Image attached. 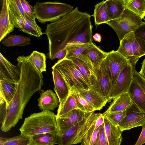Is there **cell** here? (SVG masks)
Masks as SVG:
<instances>
[{"instance_id": "29", "label": "cell", "mask_w": 145, "mask_h": 145, "mask_svg": "<svg viewBox=\"0 0 145 145\" xmlns=\"http://www.w3.org/2000/svg\"><path fill=\"white\" fill-rule=\"evenodd\" d=\"M100 114V113H95L93 112H91L85 123L78 132L77 136L72 143V145L82 142L85 135Z\"/></svg>"}, {"instance_id": "36", "label": "cell", "mask_w": 145, "mask_h": 145, "mask_svg": "<svg viewBox=\"0 0 145 145\" xmlns=\"http://www.w3.org/2000/svg\"><path fill=\"white\" fill-rule=\"evenodd\" d=\"M133 32L141 48L145 53V22H143Z\"/></svg>"}, {"instance_id": "5", "label": "cell", "mask_w": 145, "mask_h": 145, "mask_svg": "<svg viewBox=\"0 0 145 145\" xmlns=\"http://www.w3.org/2000/svg\"><path fill=\"white\" fill-rule=\"evenodd\" d=\"M52 69L57 70L60 74L70 89L73 86L78 90L90 89L86 78L71 60L65 57L59 60Z\"/></svg>"}, {"instance_id": "4", "label": "cell", "mask_w": 145, "mask_h": 145, "mask_svg": "<svg viewBox=\"0 0 145 145\" xmlns=\"http://www.w3.org/2000/svg\"><path fill=\"white\" fill-rule=\"evenodd\" d=\"M35 19L40 23L55 22L73 10V7L59 2H36L34 6Z\"/></svg>"}, {"instance_id": "26", "label": "cell", "mask_w": 145, "mask_h": 145, "mask_svg": "<svg viewBox=\"0 0 145 145\" xmlns=\"http://www.w3.org/2000/svg\"><path fill=\"white\" fill-rule=\"evenodd\" d=\"M17 84L4 79L0 80V95L5 100L7 106L13 97Z\"/></svg>"}, {"instance_id": "1", "label": "cell", "mask_w": 145, "mask_h": 145, "mask_svg": "<svg viewBox=\"0 0 145 145\" xmlns=\"http://www.w3.org/2000/svg\"><path fill=\"white\" fill-rule=\"evenodd\" d=\"M91 15L80 11L77 7L58 20L46 25L43 34L48 39L47 57L53 60L56 55L64 49L75 45L92 43Z\"/></svg>"}, {"instance_id": "10", "label": "cell", "mask_w": 145, "mask_h": 145, "mask_svg": "<svg viewBox=\"0 0 145 145\" xmlns=\"http://www.w3.org/2000/svg\"><path fill=\"white\" fill-rule=\"evenodd\" d=\"M135 67L129 64L122 70L110 94V101L118 96L127 93L133 79Z\"/></svg>"}, {"instance_id": "21", "label": "cell", "mask_w": 145, "mask_h": 145, "mask_svg": "<svg viewBox=\"0 0 145 145\" xmlns=\"http://www.w3.org/2000/svg\"><path fill=\"white\" fill-rule=\"evenodd\" d=\"M127 93L133 103L145 111V94L134 78Z\"/></svg>"}, {"instance_id": "42", "label": "cell", "mask_w": 145, "mask_h": 145, "mask_svg": "<svg viewBox=\"0 0 145 145\" xmlns=\"http://www.w3.org/2000/svg\"><path fill=\"white\" fill-rule=\"evenodd\" d=\"M95 122L92 124L85 135L81 145H90L92 135L95 129Z\"/></svg>"}, {"instance_id": "15", "label": "cell", "mask_w": 145, "mask_h": 145, "mask_svg": "<svg viewBox=\"0 0 145 145\" xmlns=\"http://www.w3.org/2000/svg\"><path fill=\"white\" fill-rule=\"evenodd\" d=\"M69 59L71 60L74 63L79 71L86 78L90 85V89L99 92L97 79L95 70L79 59L73 57Z\"/></svg>"}, {"instance_id": "14", "label": "cell", "mask_w": 145, "mask_h": 145, "mask_svg": "<svg viewBox=\"0 0 145 145\" xmlns=\"http://www.w3.org/2000/svg\"><path fill=\"white\" fill-rule=\"evenodd\" d=\"M14 28L9 16L8 1L3 0L0 14V42L12 32Z\"/></svg>"}, {"instance_id": "35", "label": "cell", "mask_w": 145, "mask_h": 145, "mask_svg": "<svg viewBox=\"0 0 145 145\" xmlns=\"http://www.w3.org/2000/svg\"><path fill=\"white\" fill-rule=\"evenodd\" d=\"M9 11L15 16L25 18L28 16L24 11L20 0H8Z\"/></svg>"}, {"instance_id": "11", "label": "cell", "mask_w": 145, "mask_h": 145, "mask_svg": "<svg viewBox=\"0 0 145 145\" xmlns=\"http://www.w3.org/2000/svg\"><path fill=\"white\" fill-rule=\"evenodd\" d=\"M88 113L85 112L79 109H76L61 118H57L58 130V135L61 134L82 121Z\"/></svg>"}, {"instance_id": "22", "label": "cell", "mask_w": 145, "mask_h": 145, "mask_svg": "<svg viewBox=\"0 0 145 145\" xmlns=\"http://www.w3.org/2000/svg\"><path fill=\"white\" fill-rule=\"evenodd\" d=\"M128 93L121 94L116 97L103 114L112 113L126 110L133 103Z\"/></svg>"}, {"instance_id": "28", "label": "cell", "mask_w": 145, "mask_h": 145, "mask_svg": "<svg viewBox=\"0 0 145 145\" xmlns=\"http://www.w3.org/2000/svg\"><path fill=\"white\" fill-rule=\"evenodd\" d=\"M57 136L51 133L36 135L30 138L31 145H54L56 144Z\"/></svg>"}, {"instance_id": "9", "label": "cell", "mask_w": 145, "mask_h": 145, "mask_svg": "<svg viewBox=\"0 0 145 145\" xmlns=\"http://www.w3.org/2000/svg\"><path fill=\"white\" fill-rule=\"evenodd\" d=\"M145 122V111L133 103L126 110L124 118L118 124L119 129L122 132L125 130L142 126Z\"/></svg>"}, {"instance_id": "38", "label": "cell", "mask_w": 145, "mask_h": 145, "mask_svg": "<svg viewBox=\"0 0 145 145\" xmlns=\"http://www.w3.org/2000/svg\"><path fill=\"white\" fill-rule=\"evenodd\" d=\"M126 110L109 114H103L112 123L118 125V124L124 118Z\"/></svg>"}, {"instance_id": "7", "label": "cell", "mask_w": 145, "mask_h": 145, "mask_svg": "<svg viewBox=\"0 0 145 145\" xmlns=\"http://www.w3.org/2000/svg\"><path fill=\"white\" fill-rule=\"evenodd\" d=\"M143 22L137 15L126 8L121 18L109 21L106 24L113 29L120 41L126 35L134 31Z\"/></svg>"}, {"instance_id": "30", "label": "cell", "mask_w": 145, "mask_h": 145, "mask_svg": "<svg viewBox=\"0 0 145 145\" xmlns=\"http://www.w3.org/2000/svg\"><path fill=\"white\" fill-rule=\"evenodd\" d=\"M70 93L74 98L78 109L86 113L93 112L95 111L80 94L78 90L75 86H73L71 87L70 89Z\"/></svg>"}, {"instance_id": "25", "label": "cell", "mask_w": 145, "mask_h": 145, "mask_svg": "<svg viewBox=\"0 0 145 145\" xmlns=\"http://www.w3.org/2000/svg\"><path fill=\"white\" fill-rule=\"evenodd\" d=\"M93 16L94 18L95 24L96 26L101 24H106L110 21L105 1H103L95 5Z\"/></svg>"}, {"instance_id": "3", "label": "cell", "mask_w": 145, "mask_h": 145, "mask_svg": "<svg viewBox=\"0 0 145 145\" xmlns=\"http://www.w3.org/2000/svg\"><path fill=\"white\" fill-rule=\"evenodd\" d=\"M19 130L21 134L30 138L37 135L47 133L58 135L56 115L48 110L32 114L25 119Z\"/></svg>"}, {"instance_id": "43", "label": "cell", "mask_w": 145, "mask_h": 145, "mask_svg": "<svg viewBox=\"0 0 145 145\" xmlns=\"http://www.w3.org/2000/svg\"><path fill=\"white\" fill-rule=\"evenodd\" d=\"M133 78L141 87L145 94V79L141 76L136 70L134 72Z\"/></svg>"}, {"instance_id": "24", "label": "cell", "mask_w": 145, "mask_h": 145, "mask_svg": "<svg viewBox=\"0 0 145 145\" xmlns=\"http://www.w3.org/2000/svg\"><path fill=\"white\" fill-rule=\"evenodd\" d=\"M105 1L110 20L121 18L126 9V0H107Z\"/></svg>"}, {"instance_id": "6", "label": "cell", "mask_w": 145, "mask_h": 145, "mask_svg": "<svg viewBox=\"0 0 145 145\" xmlns=\"http://www.w3.org/2000/svg\"><path fill=\"white\" fill-rule=\"evenodd\" d=\"M130 64L126 58L117 51L112 50L107 52L106 56L101 66L109 77L110 86V94L121 72Z\"/></svg>"}, {"instance_id": "48", "label": "cell", "mask_w": 145, "mask_h": 145, "mask_svg": "<svg viewBox=\"0 0 145 145\" xmlns=\"http://www.w3.org/2000/svg\"><path fill=\"white\" fill-rule=\"evenodd\" d=\"M142 67L139 74L143 78L145 79V59L142 63Z\"/></svg>"}, {"instance_id": "33", "label": "cell", "mask_w": 145, "mask_h": 145, "mask_svg": "<svg viewBox=\"0 0 145 145\" xmlns=\"http://www.w3.org/2000/svg\"><path fill=\"white\" fill-rule=\"evenodd\" d=\"M31 138L21 134L9 138H0V145H31Z\"/></svg>"}, {"instance_id": "31", "label": "cell", "mask_w": 145, "mask_h": 145, "mask_svg": "<svg viewBox=\"0 0 145 145\" xmlns=\"http://www.w3.org/2000/svg\"><path fill=\"white\" fill-rule=\"evenodd\" d=\"M29 59L31 63L39 72L42 73L46 71V58L44 54L33 51L29 56Z\"/></svg>"}, {"instance_id": "18", "label": "cell", "mask_w": 145, "mask_h": 145, "mask_svg": "<svg viewBox=\"0 0 145 145\" xmlns=\"http://www.w3.org/2000/svg\"><path fill=\"white\" fill-rule=\"evenodd\" d=\"M38 100V106L43 110L53 111L55 108L59 106V101L57 95L51 89L42 90Z\"/></svg>"}, {"instance_id": "41", "label": "cell", "mask_w": 145, "mask_h": 145, "mask_svg": "<svg viewBox=\"0 0 145 145\" xmlns=\"http://www.w3.org/2000/svg\"><path fill=\"white\" fill-rule=\"evenodd\" d=\"M0 122L2 125L5 119L7 109L6 102L3 97L0 95Z\"/></svg>"}, {"instance_id": "46", "label": "cell", "mask_w": 145, "mask_h": 145, "mask_svg": "<svg viewBox=\"0 0 145 145\" xmlns=\"http://www.w3.org/2000/svg\"><path fill=\"white\" fill-rule=\"evenodd\" d=\"M66 54V49H64L58 53L54 57V59H58L61 60L65 57Z\"/></svg>"}, {"instance_id": "16", "label": "cell", "mask_w": 145, "mask_h": 145, "mask_svg": "<svg viewBox=\"0 0 145 145\" xmlns=\"http://www.w3.org/2000/svg\"><path fill=\"white\" fill-rule=\"evenodd\" d=\"M104 124L108 145H120L122 139V132L118 125L112 123L105 116Z\"/></svg>"}, {"instance_id": "2", "label": "cell", "mask_w": 145, "mask_h": 145, "mask_svg": "<svg viewBox=\"0 0 145 145\" xmlns=\"http://www.w3.org/2000/svg\"><path fill=\"white\" fill-rule=\"evenodd\" d=\"M20 77L14 95L7 106L5 120L1 129L5 132L10 131L22 118L24 109L33 94L40 91L43 84V76L31 63L29 56L17 58Z\"/></svg>"}, {"instance_id": "32", "label": "cell", "mask_w": 145, "mask_h": 145, "mask_svg": "<svg viewBox=\"0 0 145 145\" xmlns=\"http://www.w3.org/2000/svg\"><path fill=\"white\" fill-rule=\"evenodd\" d=\"M125 6L142 20L145 16V0H126Z\"/></svg>"}, {"instance_id": "47", "label": "cell", "mask_w": 145, "mask_h": 145, "mask_svg": "<svg viewBox=\"0 0 145 145\" xmlns=\"http://www.w3.org/2000/svg\"><path fill=\"white\" fill-rule=\"evenodd\" d=\"M100 126L99 127L95 129L93 134L91 142L90 145H93L97 138Z\"/></svg>"}, {"instance_id": "8", "label": "cell", "mask_w": 145, "mask_h": 145, "mask_svg": "<svg viewBox=\"0 0 145 145\" xmlns=\"http://www.w3.org/2000/svg\"><path fill=\"white\" fill-rule=\"evenodd\" d=\"M117 51L134 67L140 58L145 55L133 31L126 35L120 41V46Z\"/></svg>"}, {"instance_id": "40", "label": "cell", "mask_w": 145, "mask_h": 145, "mask_svg": "<svg viewBox=\"0 0 145 145\" xmlns=\"http://www.w3.org/2000/svg\"><path fill=\"white\" fill-rule=\"evenodd\" d=\"M20 1L23 8L26 14L31 19L35 20L34 7L25 0H20Z\"/></svg>"}, {"instance_id": "17", "label": "cell", "mask_w": 145, "mask_h": 145, "mask_svg": "<svg viewBox=\"0 0 145 145\" xmlns=\"http://www.w3.org/2000/svg\"><path fill=\"white\" fill-rule=\"evenodd\" d=\"M80 94L96 110H100L108 101L100 93L93 89L78 90Z\"/></svg>"}, {"instance_id": "39", "label": "cell", "mask_w": 145, "mask_h": 145, "mask_svg": "<svg viewBox=\"0 0 145 145\" xmlns=\"http://www.w3.org/2000/svg\"><path fill=\"white\" fill-rule=\"evenodd\" d=\"M93 145H108L104 123L100 126L97 138Z\"/></svg>"}, {"instance_id": "49", "label": "cell", "mask_w": 145, "mask_h": 145, "mask_svg": "<svg viewBox=\"0 0 145 145\" xmlns=\"http://www.w3.org/2000/svg\"><path fill=\"white\" fill-rule=\"evenodd\" d=\"M93 39L96 41L100 42L101 40V36L99 33H96L93 36Z\"/></svg>"}, {"instance_id": "44", "label": "cell", "mask_w": 145, "mask_h": 145, "mask_svg": "<svg viewBox=\"0 0 145 145\" xmlns=\"http://www.w3.org/2000/svg\"><path fill=\"white\" fill-rule=\"evenodd\" d=\"M142 126V129L141 132L134 145H142L145 143V122Z\"/></svg>"}, {"instance_id": "13", "label": "cell", "mask_w": 145, "mask_h": 145, "mask_svg": "<svg viewBox=\"0 0 145 145\" xmlns=\"http://www.w3.org/2000/svg\"><path fill=\"white\" fill-rule=\"evenodd\" d=\"M54 91L59 101L60 108L63 105L70 93V89L63 78L56 70L52 69Z\"/></svg>"}, {"instance_id": "37", "label": "cell", "mask_w": 145, "mask_h": 145, "mask_svg": "<svg viewBox=\"0 0 145 145\" xmlns=\"http://www.w3.org/2000/svg\"><path fill=\"white\" fill-rule=\"evenodd\" d=\"M88 44H83L78 45L68 48L65 57L69 59L75 57L84 53L86 50Z\"/></svg>"}, {"instance_id": "27", "label": "cell", "mask_w": 145, "mask_h": 145, "mask_svg": "<svg viewBox=\"0 0 145 145\" xmlns=\"http://www.w3.org/2000/svg\"><path fill=\"white\" fill-rule=\"evenodd\" d=\"M30 37L22 35L8 34L1 41V43L7 47L26 46L29 44Z\"/></svg>"}, {"instance_id": "19", "label": "cell", "mask_w": 145, "mask_h": 145, "mask_svg": "<svg viewBox=\"0 0 145 145\" xmlns=\"http://www.w3.org/2000/svg\"><path fill=\"white\" fill-rule=\"evenodd\" d=\"M91 112L88 113L81 122L57 136L56 144L58 145H73L72 143L80 129L85 123Z\"/></svg>"}, {"instance_id": "12", "label": "cell", "mask_w": 145, "mask_h": 145, "mask_svg": "<svg viewBox=\"0 0 145 145\" xmlns=\"http://www.w3.org/2000/svg\"><path fill=\"white\" fill-rule=\"evenodd\" d=\"M20 75V71L18 65H12L0 53V80L4 79L17 84Z\"/></svg>"}, {"instance_id": "34", "label": "cell", "mask_w": 145, "mask_h": 145, "mask_svg": "<svg viewBox=\"0 0 145 145\" xmlns=\"http://www.w3.org/2000/svg\"><path fill=\"white\" fill-rule=\"evenodd\" d=\"M78 109L76 101L73 96L70 93L63 106L58 109L57 118H60L72 110Z\"/></svg>"}, {"instance_id": "45", "label": "cell", "mask_w": 145, "mask_h": 145, "mask_svg": "<svg viewBox=\"0 0 145 145\" xmlns=\"http://www.w3.org/2000/svg\"><path fill=\"white\" fill-rule=\"evenodd\" d=\"M104 116L100 113L99 117L97 119L95 122V129L99 127L104 123Z\"/></svg>"}, {"instance_id": "23", "label": "cell", "mask_w": 145, "mask_h": 145, "mask_svg": "<svg viewBox=\"0 0 145 145\" xmlns=\"http://www.w3.org/2000/svg\"><path fill=\"white\" fill-rule=\"evenodd\" d=\"M85 53L91 61L94 70L100 68L107 54V52L101 50L93 43L88 44Z\"/></svg>"}, {"instance_id": "20", "label": "cell", "mask_w": 145, "mask_h": 145, "mask_svg": "<svg viewBox=\"0 0 145 145\" xmlns=\"http://www.w3.org/2000/svg\"><path fill=\"white\" fill-rule=\"evenodd\" d=\"M95 71L97 79L99 92L109 102L110 101V86L109 77L101 66L99 69H95Z\"/></svg>"}]
</instances>
